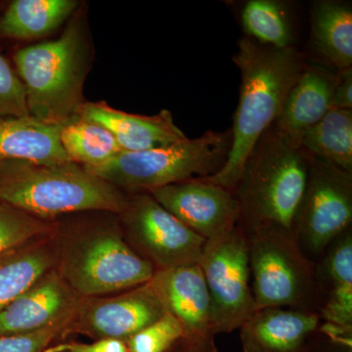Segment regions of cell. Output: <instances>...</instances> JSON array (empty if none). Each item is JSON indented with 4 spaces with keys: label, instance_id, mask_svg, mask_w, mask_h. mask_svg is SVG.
<instances>
[{
    "label": "cell",
    "instance_id": "obj_1",
    "mask_svg": "<svg viewBox=\"0 0 352 352\" xmlns=\"http://www.w3.org/2000/svg\"><path fill=\"white\" fill-rule=\"evenodd\" d=\"M233 61L241 72V87L230 131V149L217 173L201 177L232 192L245 161L264 132L279 118L287 95L305 65L295 46L277 50L247 36L238 43Z\"/></svg>",
    "mask_w": 352,
    "mask_h": 352
},
{
    "label": "cell",
    "instance_id": "obj_2",
    "mask_svg": "<svg viewBox=\"0 0 352 352\" xmlns=\"http://www.w3.org/2000/svg\"><path fill=\"white\" fill-rule=\"evenodd\" d=\"M80 215L56 220L55 270L76 294L112 295L152 279L156 270L127 244L118 214L92 212Z\"/></svg>",
    "mask_w": 352,
    "mask_h": 352
},
{
    "label": "cell",
    "instance_id": "obj_3",
    "mask_svg": "<svg viewBox=\"0 0 352 352\" xmlns=\"http://www.w3.org/2000/svg\"><path fill=\"white\" fill-rule=\"evenodd\" d=\"M309 168L310 157L275 124L264 132L233 191L243 230L276 227L293 232Z\"/></svg>",
    "mask_w": 352,
    "mask_h": 352
},
{
    "label": "cell",
    "instance_id": "obj_4",
    "mask_svg": "<svg viewBox=\"0 0 352 352\" xmlns=\"http://www.w3.org/2000/svg\"><path fill=\"white\" fill-rule=\"evenodd\" d=\"M126 199L127 194L73 162L0 163V201L46 221L82 212L120 214Z\"/></svg>",
    "mask_w": 352,
    "mask_h": 352
},
{
    "label": "cell",
    "instance_id": "obj_5",
    "mask_svg": "<svg viewBox=\"0 0 352 352\" xmlns=\"http://www.w3.org/2000/svg\"><path fill=\"white\" fill-rule=\"evenodd\" d=\"M27 94L30 116L66 126L76 119L83 102L89 50L85 21L76 14L55 41L30 45L14 56Z\"/></svg>",
    "mask_w": 352,
    "mask_h": 352
},
{
    "label": "cell",
    "instance_id": "obj_6",
    "mask_svg": "<svg viewBox=\"0 0 352 352\" xmlns=\"http://www.w3.org/2000/svg\"><path fill=\"white\" fill-rule=\"evenodd\" d=\"M230 144V131H210L166 147L120 152L107 163L85 168L124 193H150L217 173L226 163Z\"/></svg>",
    "mask_w": 352,
    "mask_h": 352
},
{
    "label": "cell",
    "instance_id": "obj_7",
    "mask_svg": "<svg viewBox=\"0 0 352 352\" xmlns=\"http://www.w3.org/2000/svg\"><path fill=\"white\" fill-rule=\"evenodd\" d=\"M245 234L256 310L281 307L317 314L315 261L302 252L293 232L263 227Z\"/></svg>",
    "mask_w": 352,
    "mask_h": 352
},
{
    "label": "cell",
    "instance_id": "obj_8",
    "mask_svg": "<svg viewBox=\"0 0 352 352\" xmlns=\"http://www.w3.org/2000/svg\"><path fill=\"white\" fill-rule=\"evenodd\" d=\"M198 266L210 298L217 335L238 330L256 311L247 236L238 224L219 239L207 241Z\"/></svg>",
    "mask_w": 352,
    "mask_h": 352
},
{
    "label": "cell",
    "instance_id": "obj_9",
    "mask_svg": "<svg viewBox=\"0 0 352 352\" xmlns=\"http://www.w3.org/2000/svg\"><path fill=\"white\" fill-rule=\"evenodd\" d=\"M118 219L127 244L156 271L198 265L207 241L149 193L127 194Z\"/></svg>",
    "mask_w": 352,
    "mask_h": 352
},
{
    "label": "cell",
    "instance_id": "obj_10",
    "mask_svg": "<svg viewBox=\"0 0 352 352\" xmlns=\"http://www.w3.org/2000/svg\"><path fill=\"white\" fill-rule=\"evenodd\" d=\"M352 227V173L310 157L309 175L293 234L302 252L316 261Z\"/></svg>",
    "mask_w": 352,
    "mask_h": 352
},
{
    "label": "cell",
    "instance_id": "obj_11",
    "mask_svg": "<svg viewBox=\"0 0 352 352\" xmlns=\"http://www.w3.org/2000/svg\"><path fill=\"white\" fill-rule=\"evenodd\" d=\"M112 295L82 296L62 340L78 333L94 340L126 342L168 312L152 279Z\"/></svg>",
    "mask_w": 352,
    "mask_h": 352
},
{
    "label": "cell",
    "instance_id": "obj_12",
    "mask_svg": "<svg viewBox=\"0 0 352 352\" xmlns=\"http://www.w3.org/2000/svg\"><path fill=\"white\" fill-rule=\"evenodd\" d=\"M153 283L182 336L168 352H219L210 298L198 265L156 271Z\"/></svg>",
    "mask_w": 352,
    "mask_h": 352
},
{
    "label": "cell",
    "instance_id": "obj_13",
    "mask_svg": "<svg viewBox=\"0 0 352 352\" xmlns=\"http://www.w3.org/2000/svg\"><path fill=\"white\" fill-rule=\"evenodd\" d=\"M149 194L206 241L223 237L239 223L240 206L234 192L203 178L175 183Z\"/></svg>",
    "mask_w": 352,
    "mask_h": 352
},
{
    "label": "cell",
    "instance_id": "obj_14",
    "mask_svg": "<svg viewBox=\"0 0 352 352\" xmlns=\"http://www.w3.org/2000/svg\"><path fill=\"white\" fill-rule=\"evenodd\" d=\"M80 298L56 270L48 271L0 312V335L68 326Z\"/></svg>",
    "mask_w": 352,
    "mask_h": 352
},
{
    "label": "cell",
    "instance_id": "obj_15",
    "mask_svg": "<svg viewBox=\"0 0 352 352\" xmlns=\"http://www.w3.org/2000/svg\"><path fill=\"white\" fill-rule=\"evenodd\" d=\"M76 118L105 127L124 152L166 147L188 138L176 126L168 110L155 116H141L117 110L105 102H85L78 109Z\"/></svg>",
    "mask_w": 352,
    "mask_h": 352
},
{
    "label": "cell",
    "instance_id": "obj_16",
    "mask_svg": "<svg viewBox=\"0 0 352 352\" xmlns=\"http://www.w3.org/2000/svg\"><path fill=\"white\" fill-rule=\"evenodd\" d=\"M320 322L318 314L307 310H256L239 329L243 352H305Z\"/></svg>",
    "mask_w": 352,
    "mask_h": 352
},
{
    "label": "cell",
    "instance_id": "obj_17",
    "mask_svg": "<svg viewBox=\"0 0 352 352\" xmlns=\"http://www.w3.org/2000/svg\"><path fill=\"white\" fill-rule=\"evenodd\" d=\"M317 314L322 321L352 326V227L315 261Z\"/></svg>",
    "mask_w": 352,
    "mask_h": 352
},
{
    "label": "cell",
    "instance_id": "obj_18",
    "mask_svg": "<svg viewBox=\"0 0 352 352\" xmlns=\"http://www.w3.org/2000/svg\"><path fill=\"white\" fill-rule=\"evenodd\" d=\"M337 75L328 69L305 64L287 95L275 126L298 146L303 132L332 110Z\"/></svg>",
    "mask_w": 352,
    "mask_h": 352
},
{
    "label": "cell",
    "instance_id": "obj_19",
    "mask_svg": "<svg viewBox=\"0 0 352 352\" xmlns=\"http://www.w3.org/2000/svg\"><path fill=\"white\" fill-rule=\"evenodd\" d=\"M64 126L32 118H0V163L25 161L41 164L71 162L61 143Z\"/></svg>",
    "mask_w": 352,
    "mask_h": 352
},
{
    "label": "cell",
    "instance_id": "obj_20",
    "mask_svg": "<svg viewBox=\"0 0 352 352\" xmlns=\"http://www.w3.org/2000/svg\"><path fill=\"white\" fill-rule=\"evenodd\" d=\"M56 228L0 256V312L36 280L55 270Z\"/></svg>",
    "mask_w": 352,
    "mask_h": 352
},
{
    "label": "cell",
    "instance_id": "obj_21",
    "mask_svg": "<svg viewBox=\"0 0 352 352\" xmlns=\"http://www.w3.org/2000/svg\"><path fill=\"white\" fill-rule=\"evenodd\" d=\"M314 50L338 72L352 66V9L347 2L315 1L311 10Z\"/></svg>",
    "mask_w": 352,
    "mask_h": 352
},
{
    "label": "cell",
    "instance_id": "obj_22",
    "mask_svg": "<svg viewBox=\"0 0 352 352\" xmlns=\"http://www.w3.org/2000/svg\"><path fill=\"white\" fill-rule=\"evenodd\" d=\"M76 0H15L0 19V34L34 39L59 28L78 8Z\"/></svg>",
    "mask_w": 352,
    "mask_h": 352
},
{
    "label": "cell",
    "instance_id": "obj_23",
    "mask_svg": "<svg viewBox=\"0 0 352 352\" xmlns=\"http://www.w3.org/2000/svg\"><path fill=\"white\" fill-rule=\"evenodd\" d=\"M298 146L310 157L352 173V110L329 111L303 132Z\"/></svg>",
    "mask_w": 352,
    "mask_h": 352
},
{
    "label": "cell",
    "instance_id": "obj_24",
    "mask_svg": "<svg viewBox=\"0 0 352 352\" xmlns=\"http://www.w3.org/2000/svg\"><path fill=\"white\" fill-rule=\"evenodd\" d=\"M245 36L277 50L294 47L293 18L286 2L280 0H248L240 10Z\"/></svg>",
    "mask_w": 352,
    "mask_h": 352
},
{
    "label": "cell",
    "instance_id": "obj_25",
    "mask_svg": "<svg viewBox=\"0 0 352 352\" xmlns=\"http://www.w3.org/2000/svg\"><path fill=\"white\" fill-rule=\"evenodd\" d=\"M60 138L69 161L83 168L100 166L124 152L105 127L78 118L64 126Z\"/></svg>",
    "mask_w": 352,
    "mask_h": 352
},
{
    "label": "cell",
    "instance_id": "obj_26",
    "mask_svg": "<svg viewBox=\"0 0 352 352\" xmlns=\"http://www.w3.org/2000/svg\"><path fill=\"white\" fill-rule=\"evenodd\" d=\"M57 221L36 219L0 201V256L39 236L52 233Z\"/></svg>",
    "mask_w": 352,
    "mask_h": 352
},
{
    "label": "cell",
    "instance_id": "obj_27",
    "mask_svg": "<svg viewBox=\"0 0 352 352\" xmlns=\"http://www.w3.org/2000/svg\"><path fill=\"white\" fill-rule=\"evenodd\" d=\"M180 336L179 322L166 312L161 319L126 340L127 352H168Z\"/></svg>",
    "mask_w": 352,
    "mask_h": 352
},
{
    "label": "cell",
    "instance_id": "obj_28",
    "mask_svg": "<svg viewBox=\"0 0 352 352\" xmlns=\"http://www.w3.org/2000/svg\"><path fill=\"white\" fill-rule=\"evenodd\" d=\"M30 116L24 83L0 54V118Z\"/></svg>",
    "mask_w": 352,
    "mask_h": 352
},
{
    "label": "cell",
    "instance_id": "obj_29",
    "mask_svg": "<svg viewBox=\"0 0 352 352\" xmlns=\"http://www.w3.org/2000/svg\"><path fill=\"white\" fill-rule=\"evenodd\" d=\"M66 327L62 324L36 332L0 335V352H43L53 342L62 340Z\"/></svg>",
    "mask_w": 352,
    "mask_h": 352
},
{
    "label": "cell",
    "instance_id": "obj_30",
    "mask_svg": "<svg viewBox=\"0 0 352 352\" xmlns=\"http://www.w3.org/2000/svg\"><path fill=\"white\" fill-rule=\"evenodd\" d=\"M305 352H352V326L321 320L308 339Z\"/></svg>",
    "mask_w": 352,
    "mask_h": 352
},
{
    "label": "cell",
    "instance_id": "obj_31",
    "mask_svg": "<svg viewBox=\"0 0 352 352\" xmlns=\"http://www.w3.org/2000/svg\"><path fill=\"white\" fill-rule=\"evenodd\" d=\"M43 352H127L126 342L120 340H96L92 344L63 342L52 344Z\"/></svg>",
    "mask_w": 352,
    "mask_h": 352
},
{
    "label": "cell",
    "instance_id": "obj_32",
    "mask_svg": "<svg viewBox=\"0 0 352 352\" xmlns=\"http://www.w3.org/2000/svg\"><path fill=\"white\" fill-rule=\"evenodd\" d=\"M332 109L352 110V67L338 72L333 91Z\"/></svg>",
    "mask_w": 352,
    "mask_h": 352
}]
</instances>
